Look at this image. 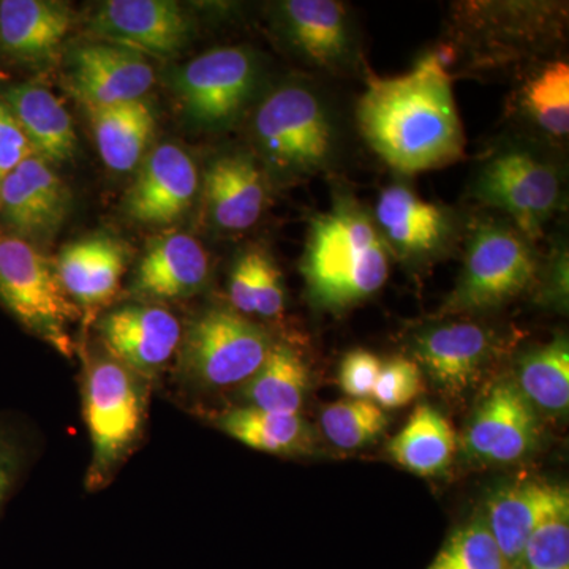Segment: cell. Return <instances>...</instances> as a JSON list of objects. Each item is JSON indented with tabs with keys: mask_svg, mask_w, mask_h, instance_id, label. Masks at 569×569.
<instances>
[{
	"mask_svg": "<svg viewBox=\"0 0 569 569\" xmlns=\"http://www.w3.org/2000/svg\"><path fill=\"white\" fill-rule=\"evenodd\" d=\"M422 388V370L413 359L392 358L381 365L372 400L380 408H400L413 402Z\"/></svg>",
	"mask_w": 569,
	"mask_h": 569,
	"instance_id": "obj_35",
	"label": "cell"
},
{
	"mask_svg": "<svg viewBox=\"0 0 569 569\" xmlns=\"http://www.w3.org/2000/svg\"><path fill=\"white\" fill-rule=\"evenodd\" d=\"M33 153L50 164L66 163L77 153L73 121L61 100L47 88L21 84L3 96Z\"/></svg>",
	"mask_w": 569,
	"mask_h": 569,
	"instance_id": "obj_24",
	"label": "cell"
},
{
	"mask_svg": "<svg viewBox=\"0 0 569 569\" xmlns=\"http://www.w3.org/2000/svg\"><path fill=\"white\" fill-rule=\"evenodd\" d=\"M254 137L282 173L310 174L331 159L335 129L325 104L302 86L277 89L254 114Z\"/></svg>",
	"mask_w": 569,
	"mask_h": 569,
	"instance_id": "obj_6",
	"label": "cell"
},
{
	"mask_svg": "<svg viewBox=\"0 0 569 569\" xmlns=\"http://www.w3.org/2000/svg\"><path fill=\"white\" fill-rule=\"evenodd\" d=\"M569 512L550 519L527 542L522 565L526 569H569Z\"/></svg>",
	"mask_w": 569,
	"mask_h": 569,
	"instance_id": "obj_36",
	"label": "cell"
},
{
	"mask_svg": "<svg viewBox=\"0 0 569 569\" xmlns=\"http://www.w3.org/2000/svg\"><path fill=\"white\" fill-rule=\"evenodd\" d=\"M100 157L118 173L132 171L152 140L156 116L144 100L88 108Z\"/></svg>",
	"mask_w": 569,
	"mask_h": 569,
	"instance_id": "obj_25",
	"label": "cell"
},
{
	"mask_svg": "<svg viewBox=\"0 0 569 569\" xmlns=\"http://www.w3.org/2000/svg\"><path fill=\"white\" fill-rule=\"evenodd\" d=\"M198 171L189 153L176 144L153 149L127 193L126 209L138 223L167 227L192 204Z\"/></svg>",
	"mask_w": 569,
	"mask_h": 569,
	"instance_id": "obj_14",
	"label": "cell"
},
{
	"mask_svg": "<svg viewBox=\"0 0 569 569\" xmlns=\"http://www.w3.org/2000/svg\"><path fill=\"white\" fill-rule=\"evenodd\" d=\"M537 261L519 234L481 224L467 247L466 266L445 312H478L511 301L533 283Z\"/></svg>",
	"mask_w": 569,
	"mask_h": 569,
	"instance_id": "obj_7",
	"label": "cell"
},
{
	"mask_svg": "<svg viewBox=\"0 0 569 569\" xmlns=\"http://www.w3.org/2000/svg\"><path fill=\"white\" fill-rule=\"evenodd\" d=\"M0 209L21 239H47L66 222L70 192L51 164L33 153L0 183Z\"/></svg>",
	"mask_w": 569,
	"mask_h": 569,
	"instance_id": "obj_12",
	"label": "cell"
},
{
	"mask_svg": "<svg viewBox=\"0 0 569 569\" xmlns=\"http://www.w3.org/2000/svg\"><path fill=\"white\" fill-rule=\"evenodd\" d=\"M71 61V84L86 108L138 102L156 81L152 67L121 44H86Z\"/></svg>",
	"mask_w": 569,
	"mask_h": 569,
	"instance_id": "obj_16",
	"label": "cell"
},
{
	"mask_svg": "<svg viewBox=\"0 0 569 569\" xmlns=\"http://www.w3.org/2000/svg\"><path fill=\"white\" fill-rule=\"evenodd\" d=\"M71 11L66 3L48 0L0 2V44L11 58L40 62L61 47L70 32Z\"/></svg>",
	"mask_w": 569,
	"mask_h": 569,
	"instance_id": "obj_23",
	"label": "cell"
},
{
	"mask_svg": "<svg viewBox=\"0 0 569 569\" xmlns=\"http://www.w3.org/2000/svg\"><path fill=\"white\" fill-rule=\"evenodd\" d=\"M376 216L381 238L403 258L436 253L447 242L451 230L443 209L427 203L403 186L388 187L381 192Z\"/></svg>",
	"mask_w": 569,
	"mask_h": 569,
	"instance_id": "obj_20",
	"label": "cell"
},
{
	"mask_svg": "<svg viewBox=\"0 0 569 569\" xmlns=\"http://www.w3.org/2000/svg\"><path fill=\"white\" fill-rule=\"evenodd\" d=\"M475 197L509 213L523 234L537 239L559 204V176L529 152H501L482 168Z\"/></svg>",
	"mask_w": 569,
	"mask_h": 569,
	"instance_id": "obj_8",
	"label": "cell"
},
{
	"mask_svg": "<svg viewBox=\"0 0 569 569\" xmlns=\"http://www.w3.org/2000/svg\"><path fill=\"white\" fill-rule=\"evenodd\" d=\"M257 63L246 48H217L198 56L179 73L178 86L187 114L206 127L233 122L257 84Z\"/></svg>",
	"mask_w": 569,
	"mask_h": 569,
	"instance_id": "obj_9",
	"label": "cell"
},
{
	"mask_svg": "<svg viewBox=\"0 0 569 569\" xmlns=\"http://www.w3.org/2000/svg\"><path fill=\"white\" fill-rule=\"evenodd\" d=\"M33 156L31 144L9 104L0 99V183L28 157Z\"/></svg>",
	"mask_w": 569,
	"mask_h": 569,
	"instance_id": "obj_38",
	"label": "cell"
},
{
	"mask_svg": "<svg viewBox=\"0 0 569 569\" xmlns=\"http://www.w3.org/2000/svg\"><path fill=\"white\" fill-rule=\"evenodd\" d=\"M497 348V336L490 329L460 321L426 329L415 339L413 351L433 383L460 395L478 383Z\"/></svg>",
	"mask_w": 569,
	"mask_h": 569,
	"instance_id": "obj_13",
	"label": "cell"
},
{
	"mask_svg": "<svg viewBox=\"0 0 569 569\" xmlns=\"http://www.w3.org/2000/svg\"><path fill=\"white\" fill-rule=\"evenodd\" d=\"M569 512L568 492L553 486H512L493 493L488 501L486 526L508 565L522 560L527 542L550 519Z\"/></svg>",
	"mask_w": 569,
	"mask_h": 569,
	"instance_id": "obj_17",
	"label": "cell"
},
{
	"mask_svg": "<svg viewBox=\"0 0 569 569\" xmlns=\"http://www.w3.org/2000/svg\"><path fill=\"white\" fill-rule=\"evenodd\" d=\"M358 123L370 149L400 173L447 167L466 148L451 80L437 54L400 77L372 78L359 100Z\"/></svg>",
	"mask_w": 569,
	"mask_h": 569,
	"instance_id": "obj_1",
	"label": "cell"
},
{
	"mask_svg": "<svg viewBox=\"0 0 569 569\" xmlns=\"http://www.w3.org/2000/svg\"><path fill=\"white\" fill-rule=\"evenodd\" d=\"M383 362L366 350L350 351L340 365L339 383L350 399H370Z\"/></svg>",
	"mask_w": 569,
	"mask_h": 569,
	"instance_id": "obj_37",
	"label": "cell"
},
{
	"mask_svg": "<svg viewBox=\"0 0 569 569\" xmlns=\"http://www.w3.org/2000/svg\"><path fill=\"white\" fill-rule=\"evenodd\" d=\"M209 258L192 236L176 233L157 239L142 254L134 274V293L176 301L203 290Z\"/></svg>",
	"mask_w": 569,
	"mask_h": 569,
	"instance_id": "obj_19",
	"label": "cell"
},
{
	"mask_svg": "<svg viewBox=\"0 0 569 569\" xmlns=\"http://www.w3.org/2000/svg\"><path fill=\"white\" fill-rule=\"evenodd\" d=\"M523 110L539 129L552 137L569 132V67L567 62L549 63L527 81L522 92Z\"/></svg>",
	"mask_w": 569,
	"mask_h": 569,
	"instance_id": "obj_32",
	"label": "cell"
},
{
	"mask_svg": "<svg viewBox=\"0 0 569 569\" xmlns=\"http://www.w3.org/2000/svg\"><path fill=\"white\" fill-rule=\"evenodd\" d=\"M538 436L535 407L518 385L500 381L490 389L468 425L466 449L485 462L512 463L529 455Z\"/></svg>",
	"mask_w": 569,
	"mask_h": 569,
	"instance_id": "obj_11",
	"label": "cell"
},
{
	"mask_svg": "<svg viewBox=\"0 0 569 569\" xmlns=\"http://www.w3.org/2000/svg\"><path fill=\"white\" fill-rule=\"evenodd\" d=\"M228 296L241 316H280L284 293L282 277L274 261L261 250H249L242 254L231 271Z\"/></svg>",
	"mask_w": 569,
	"mask_h": 569,
	"instance_id": "obj_30",
	"label": "cell"
},
{
	"mask_svg": "<svg viewBox=\"0 0 569 569\" xmlns=\"http://www.w3.org/2000/svg\"><path fill=\"white\" fill-rule=\"evenodd\" d=\"M288 39L321 69L347 66L353 52L346 7L335 0H288L280 6Z\"/></svg>",
	"mask_w": 569,
	"mask_h": 569,
	"instance_id": "obj_21",
	"label": "cell"
},
{
	"mask_svg": "<svg viewBox=\"0 0 569 569\" xmlns=\"http://www.w3.org/2000/svg\"><path fill=\"white\" fill-rule=\"evenodd\" d=\"M92 29L156 56L176 54L190 37L189 17L171 0H110L93 14Z\"/></svg>",
	"mask_w": 569,
	"mask_h": 569,
	"instance_id": "obj_15",
	"label": "cell"
},
{
	"mask_svg": "<svg viewBox=\"0 0 569 569\" xmlns=\"http://www.w3.org/2000/svg\"><path fill=\"white\" fill-rule=\"evenodd\" d=\"M271 337L234 309L206 310L194 318L183 337L181 376L201 389H223L247 383L269 351Z\"/></svg>",
	"mask_w": 569,
	"mask_h": 569,
	"instance_id": "obj_5",
	"label": "cell"
},
{
	"mask_svg": "<svg viewBox=\"0 0 569 569\" xmlns=\"http://www.w3.org/2000/svg\"><path fill=\"white\" fill-rule=\"evenodd\" d=\"M216 426L246 447L268 455H310L316 447V433L301 415L241 407L224 411L216 419Z\"/></svg>",
	"mask_w": 569,
	"mask_h": 569,
	"instance_id": "obj_26",
	"label": "cell"
},
{
	"mask_svg": "<svg viewBox=\"0 0 569 569\" xmlns=\"http://www.w3.org/2000/svg\"><path fill=\"white\" fill-rule=\"evenodd\" d=\"M206 201L217 227L242 231L258 222L264 208V181L252 157L224 156L206 171Z\"/></svg>",
	"mask_w": 569,
	"mask_h": 569,
	"instance_id": "obj_22",
	"label": "cell"
},
{
	"mask_svg": "<svg viewBox=\"0 0 569 569\" xmlns=\"http://www.w3.org/2000/svg\"><path fill=\"white\" fill-rule=\"evenodd\" d=\"M129 252L110 236L81 239L62 250L56 272L63 291L78 306L96 310L118 295Z\"/></svg>",
	"mask_w": 569,
	"mask_h": 569,
	"instance_id": "obj_18",
	"label": "cell"
},
{
	"mask_svg": "<svg viewBox=\"0 0 569 569\" xmlns=\"http://www.w3.org/2000/svg\"><path fill=\"white\" fill-rule=\"evenodd\" d=\"M518 388L533 407L567 413L569 406V347L563 337L523 356Z\"/></svg>",
	"mask_w": 569,
	"mask_h": 569,
	"instance_id": "obj_29",
	"label": "cell"
},
{
	"mask_svg": "<svg viewBox=\"0 0 569 569\" xmlns=\"http://www.w3.org/2000/svg\"><path fill=\"white\" fill-rule=\"evenodd\" d=\"M320 422L335 447L358 449L373 443L383 433L388 418L372 399H346L326 407Z\"/></svg>",
	"mask_w": 569,
	"mask_h": 569,
	"instance_id": "obj_33",
	"label": "cell"
},
{
	"mask_svg": "<svg viewBox=\"0 0 569 569\" xmlns=\"http://www.w3.org/2000/svg\"><path fill=\"white\" fill-rule=\"evenodd\" d=\"M507 569H526V568H523L522 561H519V563L508 565Z\"/></svg>",
	"mask_w": 569,
	"mask_h": 569,
	"instance_id": "obj_39",
	"label": "cell"
},
{
	"mask_svg": "<svg viewBox=\"0 0 569 569\" xmlns=\"http://www.w3.org/2000/svg\"><path fill=\"white\" fill-rule=\"evenodd\" d=\"M151 381L112 359L91 356L82 377V415L91 438L89 492L107 489L140 447L148 426Z\"/></svg>",
	"mask_w": 569,
	"mask_h": 569,
	"instance_id": "obj_3",
	"label": "cell"
},
{
	"mask_svg": "<svg viewBox=\"0 0 569 569\" xmlns=\"http://www.w3.org/2000/svg\"><path fill=\"white\" fill-rule=\"evenodd\" d=\"M485 520L477 519L456 531L427 569H507Z\"/></svg>",
	"mask_w": 569,
	"mask_h": 569,
	"instance_id": "obj_34",
	"label": "cell"
},
{
	"mask_svg": "<svg viewBox=\"0 0 569 569\" xmlns=\"http://www.w3.org/2000/svg\"><path fill=\"white\" fill-rule=\"evenodd\" d=\"M458 438L448 419L430 406H419L388 445L396 463L418 477H437L456 455Z\"/></svg>",
	"mask_w": 569,
	"mask_h": 569,
	"instance_id": "obj_27",
	"label": "cell"
},
{
	"mask_svg": "<svg viewBox=\"0 0 569 569\" xmlns=\"http://www.w3.org/2000/svg\"><path fill=\"white\" fill-rule=\"evenodd\" d=\"M41 451V440L29 419L0 411V515L21 488Z\"/></svg>",
	"mask_w": 569,
	"mask_h": 569,
	"instance_id": "obj_31",
	"label": "cell"
},
{
	"mask_svg": "<svg viewBox=\"0 0 569 569\" xmlns=\"http://www.w3.org/2000/svg\"><path fill=\"white\" fill-rule=\"evenodd\" d=\"M301 269L313 305L350 309L387 282L388 246L369 213L347 198L310 222Z\"/></svg>",
	"mask_w": 569,
	"mask_h": 569,
	"instance_id": "obj_2",
	"label": "cell"
},
{
	"mask_svg": "<svg viewBox=\"0 0 569 569\" xmlns=\"http://www.w3.org/2000/svg\"><path fill=\"white\" fill-rule=\"evenodd\" d=\"M309 391V369L301 356L274 343L263 366L244 387L247 407L271 413L299 415Z\"/></svg>",
	"mask_w": 569,
	"mask_h": 569,
	"instance_id": "obj_28",
	"label": "cell"
},
{
	"mask_svg": "<svg viewBox=\"0 0 569 569\" xmlns=\"http://www.w3.org/2000/svg\"><path fill=\"white\" fill-rule=\"evenodd\" d=\"M99 331L107 353L148 381L162 372L182 340L178 318L153 305L121 307L102 318Z\"/></svg>",
	"mask_w": 569,
	"mask_h": 569,
	"instance_id": "obj_10",
	"label": "cell"
},
{
	"mask_svg": "<svg viewBox=\"0 0 569 569\" xmlns=\"http://www.w3.org/2000/svg\"><path fill=\"white\" fill-rule=\"evenodd\" d=\"M0 302L33 336L73 356L69 329L81 310L63 291L56 266L18 236H0Z\"/></svg>",
	"mask_w": 569,
	"mask_h": 569,
	"instance_id": "obj_4",
	"label": "cell"
}]
</instances>
